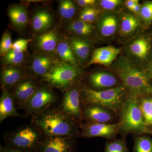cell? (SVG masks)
Returning <instances> with one entry per match:
<instances>
[{
  "mask_svg": "<svg viewBox=\"0 0 152 152\" xmlns=\"http://www.w3.org/2000/svg\"><path fill=\"white\" fill-rule=\"evenodd\" d=\"M111 70L121 80L129 95L138 97L152 96V81L143 69L120 56L111 65Z\"/></svg>",
  "mask_w": 152,
  "mask_h": 152,
  "instance_id": "6da1fadb",
  "label": "cell"
},
{
  "mask_svg": "<svg viewBox=\"0 0 152 152\" xmlns=\"http://www.w3.org/2000/svg\"><path fill=\"white\" fill-rule=\"evenodd\" d=\"M31 123L45 137H80V126L58 107H50L31 116Z\"/></svg>",
  "mask_w": 152,
  "mask_h": 152,
  "instance_id": "7a4b0ae2",
  "label": "cell"
},
{
  "mask_svg": "<svg viewBox=\"0 0 152 152\" xmlns=\"http://www.w3.org/2000/svg\"><path fill=\"white\" fill-rule=\"evenodd\" d=\"M82 107L98 105L110 110L119 116L129 94L123 85L109 89L96 90L88 87L80 88Z\"/></svg>",
  "mask_w": 152,
  "mask_h": 152,
  "instance_id": "3957f363",
  "label": "cell"
},
{
  "mask_svg": "<svg viewBox=\"0 0 152 152\" xmlns=\"http://www.w3.org/2000/svg\"><path fill=\"white\" fill-rule=\"evenodd\" d=\"M45 136L34 125L30 123L23 125L5 134V146L23 152H37Z\"/></svg>",
  "mask_w": 152,
  "mask_h": 152,
  "instance_id": "277c9868",
  "label": "cell"
},
{
  "mask_svg": "<svg viewBox=\"0 0 152 152\" xmlns=\"http://www.w3.org/2000/svg\"><path fill=\"white\" fill-rule=\"evenodd\" d=\"M138 98L129 95L119 115V134L125 136L129 134H147L149 128L144 121L139 104Z\"/></svg>",
  "mask_w": 152,
  "mask_h": 152,
  "instance_id": "5b68a950",
  "label": "cell"
},
{
  "mask_svg": "<svg viewBox=\"0 0 152 152\" xmlns=\"http://www.w3.org/2000/svg\"><path fill=\"white\" fill-rule=\"evenodd\" d=\"M126 58L133 64L144 69L152 59V34L143 33L125 46Z\"/></svg>",
  "mask_w": 152,
  "mask_h": 152,
  "instance_id": "8992f818",
  "label": "cell"
},
{
  "mask_svg": "<svg viewBox=\"0 0 152 152\" xmlns=\"http://www.w3.org/2000/svg\"><path fill=\"white\" fill-rule=\"evenodd\" d=\"M81 74V71L76 66L59 64L51 68L42 78L50 86L67 90L73 85Z\"/></svg>",
  "mask_w": 152,
  "mask_h": 152,
  "instance_id": "52a82bcc",
  "label": "cell"
},
{
  "mask_svg": "<svg viewBox=\"0 0 152 152\" xmlns=\"http://www.w3.org/2000/svg\"><path fill=\"white\" fill-rule=\"evenodd\" d=\"M57 107L73 120L80 128L84 120L80 89L74 86L69 88L65 93L61 102Z\"/></svg>",
  "mask_w": 152,
  "mask_h": 152,
  "instance_id": "ba28073f",
  "label": "cell"
},
{
  "mask_svg": "<svg viewBox=\"0 0 152 152\" xmlns=\"http://www.w3.org/2000/svg\"><path fill=\"white\" fill-rule=\"evenodd\" d=\"M56 101V96L50 88L39 87L23 110L26 115L32 116L51 107Z\"/></svg>",
  "mask_w": 152,
  "mask_h": 152,
  "instance_id": "9c48e42d",
  "label": "cell"
},
{
  "mask_svg": "<svg viewBox=\"0 0 152 152\" xmlns=\"http://www.w3.org/2000/svg\"><path fill=\"white\" fill-rule=\"evenodd\" d=\"M80 137L87 138H104L109 140L116 139L119 134L120 125L118 122L113 124L97 123L86 121L80 127Z\"/></svg>",
  "mask_w": 152,
  "mask_h": 152,
  "instance_id": "30bf717a",
  "label": "cell"
},
{
  "mask_svg": "<svg viewBox=\"0 0 152 152\" xmlns=\"http://www.w3.org/2000/svg\"><path fill=\"white\" fill-rule=\"evenodd\" d=\"M77 138L68 136L45 137L37 152H76Z\"/></svg>",
  "mask_w": 152,
  "mask_h": 152,
  "instance_id": "8fae6325",
  "label": "cell"
},
{
  "mask_svg": "<svg viewBox=\"0 0 152 152\" xmlns=\"http://www.w3.org/2000/svg\"><path fill=\"white\" fill-rule=\"evenodd\" d=\"M83 113L84 120L91 122L111 124L117 116L110 110L96 104L83 106Z\"/></svg>",
  "mask_w": 152,
  "mask_h": 152,
  "instance_id": "7c38bea8",
  "label": "cell"
},
{
  "mask_svg": "<svg viewBox=\"0 0 152 152\" xmlns=\"http://www.w3.org/2000/svg\"><path fill=\"white\" fill-rule=\"evenodd\" d=\"M39 87L31 79H24L15 86L13 94L15 103L20 109H24Z\"/></svg>",
  "mask_w": 152,
  "mask_h": 152,
  "instance_id": "4fadbf2b",
  "label": "cell"
},
{
  "mask_svg": "<svg viewBox=\"0 0 152 152\" xmlns=\"http://www.w3.org/2000/svg\"><path fill=\"white\" fill-rule=\"evenodd\" d=\"M119 79L115 74L104 71H99L91 74L89 78V80L93 89L104 90L121 85L119 84Z\"/></svg>",
  "mask_w": 152,
  "mask_h": 152,
  "instance_id": "5bb4252c",
  "label": "cell"
},
{
  "mask_svg": "<svg viewBox=\"0 0 152 152\" xmlns=\"http://www.w3.org/2000/svg\"><path fill=\"white\" fill-rule=\"evenodd\" d=\"M121 50V48L111 46L96 49L93 52L88 65L97 64L105 66H111L116 60Z\"/></svg>",
  "mask_w": 152,
  "mask_h": 152,
  "instance_id": "9a60e30c",
  "label": "cell"
},
{
  "mask_svg": "<svg viewBox=\"0 0 152 152\" xmlns=\"http://www.w3.org/2000/svg\"><path fill=\"white\" fill-rule=\"evenodd\" d=\"M14 95L8 90H3L0 98V123L10 117L23 118L24 116L17 111Z\"/></svg>",
  "mask_w": 152,
  "mask_h": 152,
  "instance_id": "2e32d148",
  "label": "cell"
},
{
  "mask_svg": "<svg viewBox=\"0 0 152 152\" xmlns=\"http://www.w3.org/2000/svg\"><path fill=\"white\" fill-rule=\"evenodd\" d=\"M119 20L113 13L104 14L98 21V31L101 37L110 38L115 34L119 27Z\"/></svg>",
  "mask_w": 152,
  "mask_h": 152,
  "instance_id": "e0dca14e",
  "label": "cell"
},
{
  "mask_svg": "<svg viewBox=\"0 0 152 152\" xmlns=\"http://www.w3.org/2000/svg\"><path fill=\"white\" fill-rule=\"evenodd\" d=\"M141 20L132 14H123L120 20L119 32L123 38L131 37L141 26Z\"/></svg>",
  "mask_w": 152,
  "mask_h": 152,
  "instance_id": "ac0fdd59",
  "label": "cell"
},
{
  "mask_svg": "<svg viewBox=\"0 0 152 152\" xmlns=\"http://www.w3.org/2000/svg\"><path fill=\"white\" fill-rule=\"evenodd\" d=\"M23 79V73L17 68H8L4 70L1 75V82L3 90L17 86Z\"/></svg>",
  "mask_w": 152,
  "mask_h": 152,
  "instance_id": "d6986e66",
  "label": "cell"
},
{
  "mask_svg": "<svg viewBox=\"0 0 152 152\" xmlns=\"http://www.w3.org/2000/svg\"><path fill=\"white\" fill-rule=\"evenodd\" d=\"M8 15L12 24L18 28H23L27 24V12L26 8L22 6L12 7L9 9Z\"/></svg>",
  "mask_w": 152,
  "mask_h": 152,
  "instance_id": "ffe728a7",
  "label": "cell"
},
{
  "mask_svg": "<svg viewBox=\"0 0 152 152\" xmlns=\"http://www.w3.org/2000/svg\"><path fill=\"white\" fill-rule=\"evenodd\" d=\"M53 18L50 13L45 10L38 11L34 15L32 21L34 29L37 32L46 31L50 27Z\"/></svg>",
  "mask_w": 152,
  "mask_h": 152,
  "instance_id": "44dd1931",
  "label": "cell"
},
{
  "mask_svg": "<svg viewBox=\"0 0 152 152\" xmlns=\"http://www.w3.org/2000/svg\"><path fill=\"white\" fill-rule=\"evenodd\" d=\"M58 41L56 33L54 31H51L40 35L37 39V44L41 50L51 52L57 47Z\"/></svg>",
  "mask_w": 152,
  "mask_h": 152,
  "instance_id": "7402d4cb",
  "label": "cell"
},
{
  "mask_svg": "<svg viewBox=\"0 0 152 152\" xmlns=\"http://www.w3.org/2000/svg\"><path fill=\"white\" fill-rule=\"evenodd\" d=\"M70 44L74 54L79 59L85 61L88 58L91 51L88 42L80 38H73L71 39Z\"/></svg>",
  "mask_w": 152,
  "mask_h": 152,
  "instance_id": "603a6c76",
  "label": "cell"
},
{
  "mask_svg": "<svg viewBox=\"0 0 152 152\" xmlns=\"http://www.w3.org/2000/svg\"><path fill=\"white\" fill-rule=\"evenodd\" d=\"M51 64L50 58L46 56H38L33 61L32 70L35 75L43 77L52 68Z\"/></svg>",
  "mask_w": 152,
  "mask_h": 152,
  "instance_id": "cb8c5ba5",
  "label": "cell"
},
{
  "mask_svg": "<svg viewBox=\"0 0 152 152\" xmlns=\"http://www.w3.org/2000/svg\"><path fill=\"white\" fill-rule=\"evenodd\" d=\"M138 100L145 123L148 127L152 128V96L141 97Z\"/></svg>",
  "mask_w": 152,
  "mask_h": 152,
  "instance_id": "d4e9b609",
  "label": "cell"
},
{
  "mask_svg": "<svg viewBox=\"0 0 152 152\" xmlns=\"http://www.w3.org/2000/svg\"><path fill=\"white\" fill-rule=\"evenodd\" d=\"M57 53L59 56L68 64L76 66L77 61L73 51L66 42H62L57 46Z\"/></svg>",
  "mask_w": 152,
  "mask_h": 152,
  "instance_id": "484cf974",
  "label": "cell"
},
{
  "mask_svg": "<svg viewBox=\"0 0 152 152\" xmlns=\"http://www.w3.org/2000/svg\"><path fill=\"white\" fill-rule=\"evenodd\" d=\"M95 27L92 24L88 23L79 20L72 22L70 25L69 29L77 35L87 37L93 32Z\"/></svg>",
  "mask_w": 152,
  "mask_h": 152,
  "instance_id": "4316f807",
  "label": "cell"
},
{
  "mask_svg": "<svg viewBox=\"0 0 152 152\" xmlns=\"http://www.w3.org/2000/svg\"><path fill=\"white\" fill-rule=\"evenodd\" d=\"M134 152H152V139L145 135H137L134 139Z\"/></svg>",
  "mask_w": 152,
  "mask_h": 152,
  "instance_id": "83f0119b",
  "label": "cell"
},
{
  "mask_svg": "<svg viewBox=\"0 0 152 152\" xmlns=\"http://www.w3.org/2000/svg\"><path fill=\"white\" fill-rule=\"evenodd\" d=\"M104 152H130L126 139H115L106 142Z\"/></svg>",
  "mask_w": 152,
  "mask_h": 152,
  "instance_id": "f1b7e54d",
  "label": "cell"
},
{
  "mask_svg": "<svg viewBox=\"0 0 152 152\" xmlns=\"http://www.w3.org/2000/svg\"><path fill=\"white\" fill-rule=\"evenodd\" d=\"M139 16L144 27L148 28L152 24V1H145L142 4Z\"/></svg>",
  "mask_w": 152,
  "mask_h": 152,
  "instance_id": "f546056e",
  "label": "cell"
},
{
  "mask_svg": "<svg viewBox=\"0 0 152 152\" xmlns=\"http://www.w3.org/2000/svg\"><path fill=\"white\" fill-rule=\"evenodd\" d=\"M59 12L62 18L69 19L72 18L76 12V7L72 1L64 0L60 2Z\"/></svg>",
  "mask_w": 152,
  "mask_h": 152,
  "instance_id": "4dcf8cb0",
  "label": "cell"
},
{
  "mask_svg": "<svg viewBox=\"0 0 152 152\" xmlns=\"http://www.w3.org/2000/svg\"><path fill=\"white\" fill-rule=\"evenodd\" d=\"M24 57L23 52L12 49L4 56L3 59L4 63L7 64H18L23 61Z\"/></svg>",
  "mask_w": 152,
  "mask_h": 152,
  "instance_id": "1f68e13d",
  "label": "cell"
},
{
  "mask_svg": "<svg viewBox=\"0 0 152 152\" xmlns=\"http://www.w3.org/2000/svg\"><path fill=\"white\" fill-rule=\"evenodd\" d=\"M99 13V10L93 7L86 8L82 11L80 14V20L92 24L96 19Z\"/></svg>",
  "mask_w": 152,
  "mask_h": 152,
  "instance_id": "d6a6232c",
  "label": "cell"
},
{
  "mask_svg": "<svg viewBox=\"0 0 152 152\" xmlns=\"http://www.w3.org/2000/svg\"><path fill=\"white\" fill-rule=\"evenodd\" d=\"M13 43L12 38L9 32H5L3 34L0 45L1 56H4L12 50Z\"/></svg>",
  "mask_w": 152,
  "mask_h": 152,
  "instance_id": "836d02e7",
  "label": "cell"
},
{
  "mask_svg": "<svg viewBox=\"0 0 152 152\" xmlns=\"http://www.w3.org/2000/svg\"><path fill=\"white\" fill-rule=\"evenodd\" d=\"M99 6L104 10H114L121 5L123 1L121 0H102L99 2Z\"/></svg>",
  "mask_w": 152,
  "mask_h": 152,
  "instance_id": "e575fe53",
  "label": "cell"
},
{
  "mask_svg": "<svg viewBox=\"0 0 152 152\" xmlns=\"http://www.w3.org/2000/svg\"><path fill=\"white\" fill-rule=\"evenodd\" d=\"M31 41V39H20L13 44L12 49L23 53L27 50L28 45Z\"/></svg>",
  "mask_w": 152,
  "mask_h": 152,
  "instance_id": "d590c367",
  "label": "cell"
},
{
  "mask_svg": "<svg viewBox=\"0 0 152 152\" xmlns=\"http://www.w3.org/2000/svg\"><path fill=\"white\" fill-rule=\"evenodd\" d=\"M78 4L82 7H91L94 5L96 1L95 0H78L77 1Z\"/></svg>",
  "mask_w": 152,
  "mask_h": 152,
  "instance_id": "8d00e7d4",
  "label": "cell"
},
{
  "mask_svg": "<svg viewBox=\"0 0 152 152\" xmlns=\"http://www.w3.org/2000/svg\"><path fill=\"white\" fill-rule=\"evenodd\" d=\"M150 80L152 81V59L143 69Z\"/></svg>",
  "mask_w": 152,
  "mask_h": 152,
  "instance_id": "74e56055",
  "label": "cell"
},
{
  "mask_svg": "<svg viewBox=\"0 0 152 152\" xmlns=\"http://www.w3.org/2000/svg\"><path fill=\"white\" fill-rule=\"evenodd\" d=\"M139 3L138 0H127L125 1L124 4L127 8L131 10L135 5Z\"/></svg>",
  "mask_w": 152,
  "mask_h": 152,
  "instance_id": "f35d334b",
  "label": "cell"
},
{
  "mask_svg": "<svg viewBox=\"0 0 152 152\" xmlns=\"http://www.w3.org/2000/svg\"><path fill=\"white\" fill-rule=\"evenodd\" d=\"M142 4H140V3L136 4L131 10V12H133L136 15H140V12L141 9Z\"/></svg>",
  "mask_w": 152,
  "mask_h": 152,
  "instance_id": "ab89813d",
  "label": "cell"
},
{
  "mask_svg": "<svg viewBox=\"0 0 152 152\" xmlns=\"http://www.w3.org/2000/svg\"><path fill=\"white\" fill-rule=\"evenodd\" d=\"M0 152H23L18 150L12 149L9 148L5 146H3L1 145L0 148Z\"/></svg>",
  "mask_w": 152,
  "mask_h": 152,
  "instance_id": "60d3db41",
  "label": "cell"
},
{
  "mask_svg": "<svg viewBox=\"0 0 152 152\" xmlns=\"http://www.w3.org/2000/svg\"><path fill=\"white\" fill-rule=\"evenodd\" d=\"M147 134H150L152 136V128H149V129L148 131Z\"/></svg>",
  "mask_w": 152,
  "mask_h": 152,
  "instance_id": "b9f144b4",
  "label": "cell"
},
{
  "mask_svg": "<svg viewBox=\"0 0 152 152\" xmlns=\"http://www.w3.org/2000/svg\"><path fill=\"white\" fill-rule=\"evenodd\" d=\"M151 34H152V31H151Z\"/></svg>",
  "mask_w": 152,
  "mask_h": 152,
  "instance_id": "7bdbcfd3",
  "label": "cell"
}]
</instances>
